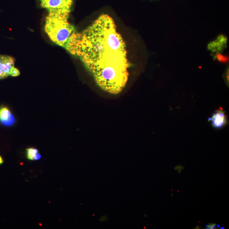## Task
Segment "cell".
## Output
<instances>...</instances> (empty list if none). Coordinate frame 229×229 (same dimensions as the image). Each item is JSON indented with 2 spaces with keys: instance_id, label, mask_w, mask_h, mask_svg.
Masks as SVG:
<instances>
[{
  "instance_id": "obj_1",
  "label": "cell",
  "mask_w": 229,
  "mask_h": 229,
  "mask_svg": "<svg viewBox=\"0 0 229 229\" xmlns=\"http://www.w3.org/2000/svg\"><path fill=\"white\" fill-rule=\"evenodd\" d=\"M126 45L112 18L99 17L79 33L75 55L94 76L100 88L109 93H120L128 80L129 66Z\"/></svg>"
},
{
  "instance_id": "obj_4",
  "label": "cell",
  "mask_w": 229,
  "mask_h": 229,
  "mask_svg": "<svg viewBox=\"0 0 229 229\" xmlns=\"http://www.w3.org/2000/svg\"><path fill=\"white\" fill-rule=\"evenodd\" d=\"M14 63L13 57L6 55L0 56V79L10 75L11 71L14 67Z\"/></svg>"
},
{
  "instance_id": "obj_10",
  "label": "cell",
  "mask_w": 229,
  "mask_h": 229,
  "mask_svg": "<svg viewBox=\"0 0 229 229\" xmlns=\"http://www.w3.org/2000/svg\"><path fill=\"white\" fill-rule=\"evenodd\" d=\"M20 72L17 68L14 67L11 72L10 75L12 76H17L20 75Z\"/></svg>"
},
{
  "instance_id": "obj_5",
  "label": "cell",
  "mask_w": 229,
  "mask_h": 229,
  "mask_svg": "<svg viewBox=\"0 0 229 229\" xmlns=\"http://www.w3.org/2000/svg\"><path fill=\"white\" fill-rule=\"evenodd\" d=\"M212 127L214 128L221 129L227 123V118L225 112L219 109L214 112L211 117L209 118Z\"/></svg>"
},
{
  "instance_id": "obj_6",
  "label": "cell",
  "mask_w": 229,
  "mask_h": 229,
  "mask_svg": "<svg viewBox=\"0 0 229 229\" xmlns=\"http://www.w3.org/2000/svg\"><path fill=\"white\" fill-rule=\"evenodd\" d=\"M227 43V38L223 35H220L215 40L208 44L207 48L211 51L219 52L226 47Z\"/></svg>"
},
{
  "instance_id": "obj_8",
  "label": "cell",
  "mask_w": 229,
  "mask_h": 229,
  "mask_svg": "<svg viewBox=\"0 0 229 229\" xmlns=\"http://www.w3.org/2000/svg\"><path fill=\"white\" fill-rule=\"evenodd\" d=\"M27 157L28 160L37 161L41 158V156L38 153L37 149L30 148L27 149Z\"/></svg>"
},
{
  "instance_id": "obj_9",
  "label": "cell",
  "mask_w": 229,
  "mask_h": 229,
  "mask_svg": "<svg viewBox=\"0 0 229 229\" xmlns=\"http://www.w3.org/2000/svg\"><path fill=\"white\" fill-rule=\"evenodd\" d=\"M214 59L221 63H227L229 62L228 56H224L219 52L216 53V55L214 56Z\"/></svg>"
},
{
  "instance_id": "obj_12",
  "label": "cell",
  "mask_w": 229,
  "mask_h": 229,
  "mask_svg": "<svg viewBox=\"0 0 229 229\" xmlns=\"http://www.w3.org/2000/svg\"><path fill=\"white\" fill-rule=\"evenodd\" d=\"M3 162H4V161H3L2 157L0 156V165L2 164Z\"/></svg>"
},
{
  "instance_id": "obj_7",
  "label": "cell",
  "mask_w": 229,
  "mask_h": 229,
  "mask_svg": "<svg viewBox=\"0 0 229 229\" xmlns=\"http://www.w3.org/2000/svg\"><path fill=\"white\" fill-rule=\"evenodd\" d=\"M0 122L6 126H11L14 124L15 118L8 108L0 109Z\"/></svg>"
},
{
  "instance_id": "obj_2",
  "label": "cell",
  "mask_w": 229,
  "mask_h": 229,
  "mask_svg": "<svg viewBox=\"0 0 229 229\" xmlns=\"http://www.w3.org/2000/svg\"><path fill=\"white\" fill-rule=\"evenodd\" d=\"M67 16H48L46 18L45 31L52 41L74 55L79 33L68 22Z\"/></svg>"
},
{
  "instance_id": "obj_11",
  "label": "cell",
  "mask_w": 229,
  "mask_h": 229,
  "mask_svg": "<svg viewBox=\"0 0 229 229\" xmlns=\"http://www.w3.org/2000/svg\"><path fill=\"white\" fill-rule=\"evenodd\" d=\"M207 227H210V228H213V229H214V228H214V227H215V224H213V225H212V224H211V225H210V226H207Z\"/></svg>"
},
{
  "instance_id": "obj_3",
  "label": "cell",
  "mask_w": 229,
  "mask_h": 229,
  "mask_svg": "<svg viewBox=\"0 0 229 229\" xmlns=\"http://www.w3.org/2000/svg\"><path fill=\"white\" fill-rule=\"evenodd\" d=\"M43 7L47 9L49 15L69 16L73 0H39Z\"/></svg>"
}]
</instances>
